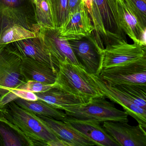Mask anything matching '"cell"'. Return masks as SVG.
Here are the masks:
<instances>
[{"label":"cell","mask_w":146,"mask_h":146,"mask_svg":"<svg viewBox=\"0 0 146 146\" xmlns=\"http://www.w3.org/2000/svg\"><path fill=\"white\" fill-rule=\"evenodd\" d=\"M89 14L94 27L92 34L102 49L118 40H126L119 21L117 0H91Z\"/></svg>","instance_id":"obj_1"},{"label":"cell","mask_w":146,"mask_h":146,"mask_svg":"<svg viewBox=\"0 0 146 146\" xmlns=\"http://www.w3.org/2000/svg\"><path fill=\"white\" fill-rule=\"evenodd\" d=\"M0 119L8 123L34 143L35 146H47L59 139L36 114L11 102L0 108Z\"/></svg>","instance_id":"obj_2"},{"label":"cell","mask_w":146,"mask_h":146,"mask_svg":"<svg viewBox=\"0 0 146 146\" xmlns=\"http://www.w3.org/2000/svg\"><path fill=\"white\" fill-rule=\"evenodd\" d=\"M54 87L78 97L86 103L103 96L90 74L67 60L59 62Z\"/></svg>","instance_id":"obj_3"},{"label":"cell","mask_w":146,"mask_h":146,"mask_svg":"<svg viewBox=\"0 0 146 146\" xmlns=\"http://www.w3.org/2000/svg\"><path fill=\"white\" fill-rule=\"evenodd\" d=\"M21 63V59L5 47L0 49V108L19 98L14 90L27 82Z\"/></svg>","instance_id":"obj_4"},{"label":"cell","mask_w":146,"mask_h":146,"mask_svg":"<svg viewBox=\"0 0 146 146\" xmlns=\"http://www.w3.org/2000/svg\"><path fill=\"white\" fill-rule=\"evenodd\" d=\"M19 25L37 35L41 29L31 0H0V36L4 31Z\"/></svg>","instance_id":"obj_5"},{"label":"cell","mask_w":146,"mask_h":146,"mask_svg":"<svg viewBox=\"0 0 146 146\" xmlns=\"http://www.w3.org/2000/svg\"><path fill=\"white\" fill-rule=\"evenodd\" d=\"M64 111L68 116L81 119H94L100 123L105 121L127 122L128 114L116 108L104 96L93 98L87 103L69 106Z\"/></svg>","instance_id":"obj_6"},{"label":"cell","mask_w":146,"mask_h":146,"mask_svg":"<svg viewBox=\"0 0 146 146\" xmlns=\"http://www.w3.org/2000/svg\"><path fill=\"white\" fill-rule=\"evenodd\" d=\"M144 58H146V46L136 43L129 44L124 40H118L106 46L102 51L101 70Z\"/></svg>","instance_id":"obj_7"},{"label":"cell","mask_w":146,"mask_h":146,"mask_svg":"<svg viewBox=\"0 0 146 146\" xmlns=\"http://www.w3.org/2000/svg\"><path fill=\"white\" fill-rule=\"evenodd\" d=\"M99 76L111 86L146 84V58L102 69Z\"/></svg>","instance_id":"obj_8"},{"label":"cell","mask_w":146,"mask_h":146,"mask_svg":"<svg viewBox=\"0 0 146 146\" xmlns=\"http://www.w3.org/2000/svg\"><path fill=\"white\" fill-rule=\"evenodd\" d=\"M79 65L90 75H100L103 49L93 34L79 40H68Z\"/></svg>","instance_id":"obj_9"},{"label":"cell","mask_w":146,"mask_h":146,"mask_svg":"<svg viewBox=\"0 0 146 146\" xmlns=\"http://www.w3.org/2000/svg\"><path fill=\"white\" fill-rule=\"evenodd\" d=\"M5 47L21 59H31L43 62L58 70L59 62L51 55L38 35L35 37L11 42Z\"/></svg>","instance_id":"obj_10"},{"label":"cell","mask_w":146,"mask_h":146,"mask_svg":"<svg viewBox=\"0 0 146 146\" xmlns=\"http://www.w3.org/2000/svg\"><path fill=\"white\" fill-rule=\"evenodd\" d=\"M57 28L60 36L67 40H79L91 35L94 27L84 2L70 13L63 24Z\"/></svg>","instance_id":"obj_11"},{"label":"cell","mask_w":146,"mask_h":146,"mask_svg":"<svg viewBox=\"0 0 146 146\" xmlns=\"http://www.w3.org/2000/svg\"><path fill=\"white\" fill-rule=\"evenodd\" d=\"M102 127L120 146H146V129L140 125L131 126L127 122L108 121Z\"/></svg>","instance_id":"obj_12"},{"label":"cell","mask_w":146,"mask_h":146,"mask_svg":"<svg viewBox=\"0 0 146 146\" xmlns=\"http://www.w3.org/2000/svg\"><path fill=\"white\" fill-rule=\"evenodd\" d=\"M90 75L103 96L121 106L128 115L135 119L138 124L146 129V110L136 105L115 87L109 85L99 75Z\"/></svg>","instance_id":"obj_13"},{"label":"cell","mask_w":146,"mask_h":146,"mask_svg":"<svg viewBox=\"0 0 146 146\" xmlns=\"http://www.w3.org/2000/svg\"><path fill=\"white\" fill-rule=\"evenodd\" d=\"M38 35L51 55L59 62L67 60L80 66L69 41L60 36L57 28H41Z\"/></svg>","instance_id":"obj_14"},{"label":"cell","mask_w":146,"mask_h":146,"mask_svg":"<svg viewBox=\"0 0 146 146\" xmlns=\"http://www.w3.org/2000/svg\"><path fill=\"white\" fill-rule=\"evenodd\" d=\"M62 121L93 141L96 146H119L96 120L78 119L66 115Z\"/></svg>","instance_id":"obj_15"},{"label":"cell","mask_w":146,"mask_h":146,"mask_svg":"<svg viewBox=\"0 0 146 146\" xmlns=\"http://www.w3.org/2000/svg\"><path fill=\"white\" fill-rule=\"evenodd\" d=\"M59 139L68 142L71 146H96L92 140L61 120L37 115Z\"/></svg>","instance_id":"obj_16"},{"label":"cell","mask_w":146,"mask_h":146,"mask_svg":"<svg viewBox=\"0 0 146 146\" xmlns=\"http://www.w3.org/2000/svg\"><path fill=\"white\" fill-rule=\"evenodd\" d=\"M21 69L27 81L48 84H54L58 72L45 63L29 58L21 59Z\"/></svg>","instance_id":"obj_17"},{"label":"cell","mask_w":146,"mask_h":146,"mask_svg":"<svg viewBox=\"0 0 146 146\" xmlns=\"http://www.w3.org/2000/svg\"><path fill=\"white\" fill-rule=\"evenodd\" d=\"M117 2L119 17L123 31L134 43L141 45L140 38L146 29L141 25L135 13L125 0H117Z\"/></svg>","instance_id":"obj_18"},{"label":"cell","mask_w":146,"mask_h":146,"mask_svg":"<svg viewBox=\"0 0 146 146\" xmlns=\"http://www.w3.org/2000/svg\"><path fill=\"white\" fill-rule=\"evenodd\" d=\"M35 94L37 99L45 102L58 110H64L65 107L69 106L86 103L80 98L66 93L54 86L46 91Z\"/></svg>","instance_id":"obj_19"},{"label":"cell","mask_w":146,"mask_h":146,"mask_svg":"<svg viewBox=\"0 0 146 146\" xmlns=\"http://www.w3.org/2000/svg\"><path fill=\"white\" fill-rule=\"evenodd\" d=\"M14 102L19 106L36 115L45 116L61 121L66 116L65 113L54 108L39 99L31 101L18 98Z\"/></svg>","instance_id":"obj_20"},{"label":"cell","mask_w":146,"mask_h":146,"mask_svg":"<svg viewBox=\"0 0 146 146\" xmlns=\"http://www.w3.org/2000/svg\"><path fill=\"white\" fill-rule=\"evenodd\" d=\"M34 143L25 135L0 119V146H33Z\"/></svg>","instance_id":"obj_21"},{"label":"cell","mask_w":146,"mask_h":146,"mask_svg":"<svg viewBox=\"0 0 146 146\" xmlns=\"http://www.w3.org/2000/svg\"><path fill=\"white\" fill-rule=\"evenodd\" d=\"M54 28L61 26L70 13L76 10L82 0H46Z\"/></svg>","instance_id":"obj_22"},{"label":"cell","mask_w":146,"mask_h":146,"mask_svg":"<svg viewBox=\"0 0 146 146\" xmlns=\"http://www.w3.org/2000/svg\"><path fill=\"white\" fill-rule=\"evenodd\" d=\"M138 106L146 110V84H127L113 86Z\"/></svg>","instance_id":"obj_23"},{"label":"cell","mask_w":146,"mask_h":146,"mask_svg":"<svg viewBox=\"0 0 146 146\" xmlns=\"http://www.w3.org/2000/svg\"><path fill=\"white\" fill-rule=\"evenodd\" d=\"M36 36L35 33L21 25H12L4 31L0 36V49L11 42Z\"/></svg>","instance_id":"obj_24"},{"label":"cell","mask_w":146,"mask_h":146,"mask_svg":"<svg viewBox=\"0 0 146 146\" xmlns=\"http://www.w3.org/2000/svg\"><path fill=\"white\" fill-rule=\"evenodd\" d=\"M35 11L36 21L41 28H54L50 8L46 0H36Z\"/></svg>","instance_id":"obj_25"},{"label":"cell","mask_w":146,"mask_h":146,"mask_svg":"<svg viewBox=\"0 0 146 146\" xmlns=\"http://www.w3.org/2000/svg\"><path fill=\"white\" fill-rule=\"evenodd\" d=\"M135 13L139 22L146 29V4L143 0H125Z\"/></svg>","instance_id":"obj_26"},{"label":"cell","mask_w":146,"mask_h":146,"mask_svg":"<svg viewBox=\"0 0 146 146\" xmlns=\"http://www.w3.org/2000/svg\"><path fill=\"white\" fill-rule=\"evenodd\" d=\"M54 86V84H46L36 81H28L18 89L27 90L33 93H38L46 91L52 88Z\"/></svg>","instance_id":"obj_27"},{"label":"cell","mask_w":146,"mask_h":146,"mask_svg":"<svg viewBox=\"0 0 146 146\" xmlns=\"http://www.w3.org/2000/svg\"><path fill=\"white\" fill-rule=\"evenodd\" d=\"M14 93L19 98L31 101H35L38 100L35 93L31 91L23 90L16 89L14 90Z\"/></svg>","instance_id":"obj_28"},{"label":"cell","mask_w":146,"mask_h":146,"mask_svg":"<svg viewBox=\"0 0 146 146\" xmlns=\"http://www.w3.org/2000/svg\"><path fill=\"white\" fill-rule=\"evenodd\" d=\"M47 146H71L66 141L58 139L55 141H52L48 143Z\"/></svg>","instance_id":"obj_29"},{"label":"cell","mask_w":146,"mask_h":146,"mask_svg":"<svg viewBox=\"0 0 146 146\" xmlns=\"http://www.w3.org/2000/svg\"><path fill=\"white\" fill-rule=\"evenodd\" d=\"M86 5V7L88 8V11L89 13L90 12L91 7V0H82Z\"/></svg>","instance_id":"obj_30"},{"label":"cell","mask_w":146,"mask_h":146,"mask_svg":"<svg viewBox=\"0 0 146 146\" xmlns=\"http://www.w3.org/2000/svg\"><path fill=\"white\" fill-rule=\"evenodd\" d=\"M31 1H32V2H33V3L34 4V5H35V4L36 0H31Z\"/></svg>","instance_id":"obj_31"},{"label":"cell","mask_w":146,"mask_h":146,"mask_svg":"<svg viewBox=\"0 0 146 146\" xmlns=\"http://www.w3.org/2000/svg\"><path fill=\"white\" fill-rule=\"evenodd\" d=\"M143 1H145V2H146V0H143Z\"/></svg>","instance_id":"obj_32"},{"label":"cell","mask_w":146,"mask_h":146,"mask_svg":"<svg viewBox=\"0 0 146 146\" xmlns=\"http://www.w3.org/2000/svg\"><path fill=\"white\" fill-rule=\"evenodd\" d=\"M1 49H2V48H1Z\"/></svg>","instance_id":"obj_33"}]
</instances>
